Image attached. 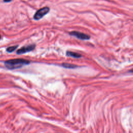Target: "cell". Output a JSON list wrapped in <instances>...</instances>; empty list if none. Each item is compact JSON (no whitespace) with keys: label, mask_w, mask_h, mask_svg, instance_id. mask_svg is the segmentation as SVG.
Returning a JSON list of instances; mask_svg holds the SVG:
<instances>
[{"label":"cell","mask_w":133,"mask_h":133,"mask_svg":"<svg viewBox=\"0 0 133 133\" xmlns=\"http://www.w3.org/2000/svg\"><path fill=\"white\" fill-rule=\"evenodd\" d=\"M30 63V61L23 59H10L5 61L4 63L6 68L9 70H14L20 68L24 65H28Z\"/></svg>","instance_id":"cell-1"},{"label":"cell","mask_w":133,"mask_h":133,"mask_svg":"<svg viewBox=\"0 0 133 133\" xmlns=\"http://www.w3.org/2000/svg\"><path fill=\"white\" fill-rule=\"evenodd\" d=\"M50 10L48 7H44L38 9L34 14L33 18L35 20H39L42 18L44 16L47 14Z\"/></svg>","instance_id":"cell-2"},{"label":"cell","mask_w":133,"mask_h":133,"mask_svg":"<svg viewBox=\"0 0 133 133\" xmlns=\"http://www.w3.org/2000/svg\"><path fill=\"white\" fill-rule=\"evenodd\" d=\"M69 34L71 36H75L76 38L81 40H88V39H89L90 38V36L89 35H87L78 31H74L70 32Z\"/></svg>","instance_id":"cell-3"},{"label":"cell","mask_w":133,"mask_h":133,"mask_svg":"<svg viewBox=\"0 0 133 133\" xmlns=\"http://www.w3.org/2000/svg\"><path fill=\"white\" fill-rule=\"evenodd\" d=\"M35 46H36L35 44H31V45H28L26 46L22 47V48H21L20 49H18L17 51V54L18 55H21V54H23L31 51L35 49Z\"/></svg>","instance_id":"cell-4"},{"label":"cell","mask_w":133,"mask_h":133,"mask_svg":"<svg viewBox=\"0 0 133 133\" xmlns=\"http://www.w3.org/2000/svg\"><path fill=\"white\" fill-rule=\"evenodd\" d=\"M66 56L68 57L75 58H79L82 57V56L79 54L73 52V51H67L66 52Z\"/></svg>","instance_id":"cell-5"},{"label":"cell","mask_w":133,"mask_h":133,"mask_svg":"<svg viewBox=\"0 0 133 133\" xmlns=\"http://www.w3.org/2000/svg\"><path fill=\"white\" fill-rule=\"evenodd\" d=\"M61 65L65 68L67 69H74L76 68H77L78 66L75 64H70V63H63L61 64Z\"/></svg>","instance_id":"cell-6"},{"label":"cell","mask_w":133,"mask_h":133,"mask_svg":"<svg viewBox=\"0 0 133 133\" xmlns=\"http://www.w3.org/2000/svg\"><path fill=\"white\" fill-rule=\"evenodd\" d=\"M18 45H16V46H12L8 47L6 49V50L8 52H11L14 51L15 50H16L18 48Z\"/></svg>","instance_id":"cell-7"},{"label":"cell","mask_w":133,"mask_h":133,"mask_svg":"<svg viewBox=\"0 0 133 133\" xmlns=\"http://www.w3.org/2000/svg\"><path fill=\"white\" fill-rule=\"evenodd\" d=\"M12 0H3V1L5 3H9V2H10Z\"/></svg>","instance_id":"cell-8"},{"label":"cell","mask_w":133,"mask_h":133,"mask_svg":"<svg viewBox=\"0 0 133 133\" xmlns=\"http://www.w3.org/2000/svg\"><path fill=\"white\" fill-rule=\"evenodd\" d=\"M0 39H1V35H0Z\"/></svg>","instance_id":"cell-9"}]
</instances>
